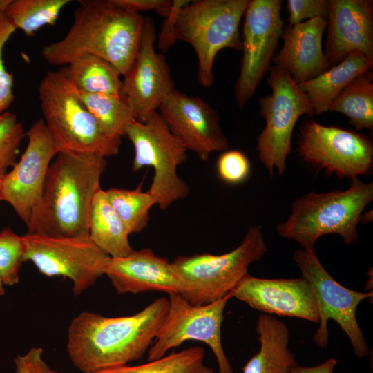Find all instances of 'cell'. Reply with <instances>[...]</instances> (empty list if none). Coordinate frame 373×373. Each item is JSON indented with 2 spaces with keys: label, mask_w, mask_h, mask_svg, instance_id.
I'll use <instances>...</instances> for the list:
<instances>
[{
  "label": "cell",
  "mask_w": 373,
  "mask_h": 373,
  "mask_svg": "<svg viewBox=\"0 0 373 373\" xmlns=\"http://www.w3.org/2000/svg\"><path fill=\"white\" fill-rule=\"evenodd\" d=\"M259 351L242 368L243 373H292L296 363L288 348L287 325L269 314H260L256 324Z\"/></svg>",
  "instance_id": "obj_22"
},
{
  "label": "cell",
  "mask_w": 373,
  "mask_h": 373,
  "mask_svg": "<svg viewBox=\"0 0 373 373\" xmlns=\"http://www.w3.org/2000/svg\"><path fill=\"white\" fill-rule=\"evenodd\" d=\"M328 111L345 115L356 130L372 131V73H364L352 81L332 102Z\"/></svg>",
  "instance_id": "obj_26"
},
{
  "label": "cell",
  "mask_w": 373,
  "mask_h": 373,
  "mask_svg": "<svg viewBox=\"0 0 373 373\" xmlns=\"http://www.w3.org/2000/svg\"><path fill=\"white\" fill-rule=\"evenodd\" d=\"M6 173V170L0 169V191H1V186L2 180H3V178Z\"/></svg>",
  "instance_id": "obj_39"
},
{
  "label": "cell",
  "mask_w": 373,
  "mask_h": 373,
  "mask_svg": "<svg viewBox=\"0 0 373 373\" xmlns=\"http://www.w3.org/2000/svg\"><path fill=\"white\" fill-rule=\"evenodd\" d=\"M44 121L57 153H119L122 140L107 135L82 101L78 90L60 72L49 70L39 88Z\"/></svg>",
  "instance_id": "obj_6"
},
{
  "label": "cell",
  "mask_w": 373,
  "mask_h": 373,
  "mask_svg": "<svg viewBox=\"0 0 373 373\" xmlns=\"http://www.w3.org/2000/svg\"><path fill=\"white\" fill-rule=\"evenodd\" d=\"M106 166V157L100 155L59 152L48 168L39 207L28 233L89 236L90 211Z\"/></svg>",
  "instance_id": "obj_3"
},
{
  "label": "cell",
  "mask_w": 373,
  "mask_h": 373,
  "mask_svg": "<svg viewBox=\"0 0 373 373\" xmlns=\"http://www.w3.org/2000/svg\"><path fill=\"white\" fill-rule=\"evenodd\" d=\"M300 157L327 173L351 180L370 173L373 142L365 135L314 119L300 126L297 141Z\"/></svg>",
  "instance_id": "obj_14"
},
{
  "label": "cell",
  "mask_w": 373,
  "mask_h": 373,
  "mask_svg": "<svg viewBox=\"0 0 373 373\" xmlns=\"http://www.w3.org/2000/svg\"><path fill=\"white\" fill-rule=\"evenodd\" d=\"M10 0H0V113L7 111L14 101L13 76L6 68L3 50L16 28L10 22L5 10Z\"/></svg>",
  "instance_id": "obj_33"
},
{
  "label": "cell",
  "mask_w": 373,
  "mask_h": 373,
  "mask_svg": "<svg viewBox=\"0 0 373 373\" xmlns=\"http://www.w3.org/2000/svg\"><path fill=\"white\" fill-rule=\"evenodd\" d=\"M168 308L169 300L159 298L131 316L80 313L68 330L67 352L71 362L82 372L93 373L139 360L152 345Z\"/></svg>",
  "instance_id": "obj_1"
},
{
  "label": "cell",
  "mask_w": 373,
  "mask_h": 373,
  "mask_svg": "<svg viewBox=\"0 0 373 373\" xmlns=\"http://www.w3.org/2000/svg\"><path fill=\"white\" fill-rule=\"evenodd\" d=\"M372 65L373 61L354 52L318 76L298 84V86L309 100L314 115H320L328 111L332 102L352 81L370 71Z\"/></svg>",
  "instance_id": "obj_23"
},
{
  "label": "cell",
  "mask_w": 373,
  "mask_h": 373,
  "mask_svg": "<svg viewBox=\"0 0 373 373\" xmlns=\"http://www.w3.org/2000/svg\"><path fill=\"white\" fill-rule=\"evenodd\" d=\"M5 293L4 284L3 283L1 279L0 278V297L3 296Z\"/></svg>",
  "instance_id": "obj_40"
},
{
  "label": "cell",
  "mask_w": 373,
  "mask_h": 373,
  "mask_svg": "<svg viewBox=\"0 0 373 373\" xmlns=\"http://www.w3.org/2000/svg\"><path fill=\"white\" fill-rule=\"evenodd\" d=\"M281 0H249L240 35L242 57L234 97L242 108L271 68L283 32Z\"/></svg>",
  "instance_id": "obj_13"
},
{
  "label": "cell",
  "mask_w": 373,
  "mask_h": 373,
  "mask_svg": "<svg viewBox=\"0 0 373 373\" xmlns=\"http://www.w3.org/2000/svg\"><path fill=\"white\" fill-rule=\"evenodd\" d=\"M373 200V183L352 180L344 191L310 192L296 199L286 221L277 224L283 238L294 240L303 249H314L317 240L338 234L347 245L358 236L357 227L365 208Z\"/></svg>",
  "instance_id": "obj_5"
},
{
  "label": "cell",
  "mask_w": 373,
  "mask_h": 373,
  "mask_svg": "<svg viewBox=\"0 0 373 373\" xmlns=\"http://www.w3.org/2000/svg\"><path fill=\"white\" fill-rule=\"evenodd\" d=\"M59 70L79 91L123 97L121 75L100 57L84 55Z\"/></svg>",
  "instance_id": "obj_25"
},
{
  "label": "cell",
  "mask_w": 373,
  "mask_h": 373,
  "mask_svg": "<svg viewBox=\"0 0 373 373\" xmlns=\"http://www.w3.org/2000/svg\"><path fill=\"white\" fill-rule=\"evenodd\" d=\"M204 354L202 347L195 346L144 364H126L93 373H213V370L204 364Z\"/></svg>",
  "instance_id": "obj_27"
},
{
  "label": "cell",
  "mask_w": 373,
  "mask_h": 373,
  "mask_svg": "<svg viewBox=\"0 0 373 373\" xmlns=\"http://www.w3.org/2000/svg\"><path fill=\"white\" fill-rule=\"evenodd\" d=\"M156 37L152 19L146 17L139 49L122 80L123 97L135 119L140 122L158 111L175 90L165 57L155 51Z\"/></svg>",
  "instance_id": "obj_16"
},
{
  "label": "cell",
  "mask_w": 373,
  "mask_h": 373,
  "mask_svg": "<svg viewBox=\"0 0 373 373\" xmlns=\"http://www.w3.org/2000/svg\"><path fill=\"white\" fill-rule=\"evenodd\" d=\"M26 133L15 114L0 113V169L13 166L17 162L20 146Z\"/></svg>",
  "instance_id": "obj_32"
},
{
  "label": "cell",
  "mask_w": 373,
  "mask_h": 373,
  "mask_svg": "<svg viewBox=\"0 0 373 373\" xmlns=\"http://www.w3.org/2000/svg\"><path fill=\"white\" fill-rule=\"evenodd\" d=\"M24 262L31 261L44 275L63 276L73 283L75 295L88 289L105 274L110 259L89 236L23 235Z\"/></svg>",
  "instance_id": "obj_11"
},
{
  "label": "cell",
  "mask_w": 373,
  "mask_h": 373,
  "mask_svg": "<svg viewBox=\"0 0 373 373\" xmlns=\"http://www.w3.org/2000/svg\"><path fill=\"white\" fill-rule=\"evenodd\" d=\"M118 294L164 291L181 294L182 285L172 262L150 249L133 250L121 258H110L105 274Z\"/></svg>",
  "instance_id": "obj_20"
},
{
  "label": "cell",
  "mask_w": 373,
  "mask_h": 373,
  "mask_svg": "<svg viewBox=\"0 0 373 373\" xmlns=\"http://www.w3.org/2000/svg\"><path fill=\"white\" fill-rule=\"evenodd\" d=\"M219 178L229 184H239L249 176L251 164L246 155L238 150L224 151L216 162Z\"/></svg>",
  "instance_id": "obj_34"
},
{
  "label": "cell",
  "mask_w": 373,
  "mask_h": 373,
  "mask_svg": "<svg viewBox=\"0 0 373 373\" xmlns=\"http://www.w3.org/2000/svg\"><path fill=\"white\" fill-rule=\"evenodd\" d=\"M267 252L260 227L251 225L242 242L229 252L178 256L172 263L181 282L180 295L195 305L218 300L229 294L248 274L249 265Z\"/></svg>",
  "instance_id": "obj_7"
},
{
  "label": "cell",
  "mask_w": 373,
  "mask_h": 373,
  "mask_svg": "<svg viewBox=\"0 0 373 373\" xmlns=\"http://www.w3.org/2000/svg\"><path fill=\"white\" fill-rule=\"evenodd\" d=\"M123 9L135 12L155 10L158 15L165 17L169 11L172 1L169 0H111Z\"/></svg>",
  "instance_id": "obj_37"
},
{
  "label": "cell",
  "mask_w": 373,
  "mask_h": 373,
  "mask_svg": "<svg viewBox=\"0 0 373 373\" xmlns=\"http://www.w3.org/2000/svg\"><path fill=\"white\" fill-rule=\"evenodd\" d=\"M231 298L229 293L215 302L195 305L179 294H169L168 312L147 351L148 361L163 357L169 350L194 340L210 347L218 362V373H233L221 338L224 310Z\"/></svg>",
  "instance_id": "obj_12"
},
{
  "label": "cell",
  "mask_w": 373,
  "mask_h": 373,
  "mask_svg": "<svg viewBox=\"0 0 373 373\" xmlns=\"http://www.w3.org/2000/svg\"><path fill=\"white\" fill-rule=\"evenodd\" d=\"M249 0H175L158 39L164 52L177 41L190 44L198 61V80L205 88L215 82L214 61L225 48L241 50L240 25Z\"/></svg>",
  "instance_id": "obj_4"
},
{
  "label": "cell",
  "mask_w": 373,
  "mask_h": 373,
  "mask_svg": "<svg viewBox=\"0 0 373 373\" xmlns=\"http://www.w3.org/2000/svg\"><path fill=\"white\" fill-rule=\"evenodd\" d=\"M327 21L321 17L283 28V46L272 61L298 84L309 81L330 67L322 49Z\"/></svg>",
  "instance_id": "obj_21"
},
{
  "label": "cell",
  "mask_w": 373,
  "mask_h": 373,
  "mask_svg": "<svg viewBox=\"0 0 373 373\" xmlns=\"http://www.w3.org/2000/svg\"><path fill=\"white\" fill-rule=\"evenodd\" d=\"M88 227L91 240L111 258L124 257L133 250L131 234L102 189L93 201Z\"/></svg>",
  "instance_id": "obj_24"
},
{
  "label": "cell",
  "mask_w": 373,
  "mask_h": 373,
  "mask_svg": "<svg viewBox=\"0 0 373 373\" xmlns=\"http://www.w3.org/2000/svg\"><path fill=\"white\" fill-rule=\"evenodd\" d=\"M336 364L335 358H329L313 367H303L296 363L292 368V373H333Z\"/></svg>",
  "instance_id": "obj_38"
},
{
  "label": "cell",
  "mask_w": 373,
  "mask_h": 373,
  "mask_svg": "<svg viewBox=\"0 0 373 373\" xmlns=\"http://www.w3.org/2000/svg\"><path fill=\"white\" fill-rule=\"evenodd\" d=\"M293 260L302 277L312 285L316 297L319 326L313 335L314 342L321 348L328 345L327 322L336 321L347 336L354 354L359 358L370 355L369 347L356 320L358 305L373 293L358 292L345 287L335 280L320 262L315 249H298Z\"/></svg>",
  "instance_id": "obj_10"
},
{
  "label": "cell",
  "mask_w": 373,
  "mask_h": 373,
  "mask_svg": "<svg viewBox=\"0 0 373 373\" xmlns=\"http://www.w3.org/2000/svg\"><path fill=\"white\" fill-rule=\"evenodd\" d=\"M78 93L84 104L107 135L119 138L125 136L128 126L135 118L124 97L79 90Z\"/></svg>",
  "instance_id": "obj_29"
},
{
  "label": "cell",
  "mask_w": 373,
  "mask_h": 373,
  "mask_svg": "<svg viewBox=\"0 0 373 373\" xmlns=\"http://www.w3.org/2000/svg\"><path fill=\"white\" fill-rule=\"evenodd\" d=\"M26 136L28 144L19 161L2 180L0 200L10 204L28 229L39 209L47 172L57 151L43 119L33 123Z\"/></svg>",
  "instance_id": "obj_15"
},
{
  "label": "cell",
  "mask_w": 373,
  "mask_h": 373,
  "mask_svg": "<svg viewBox=\"0 0 373 373\" xmlns=\"http://www.w3.org/2000/svg\"><path fill=\"white\" fill-rule=\"evenodd\" d=\"M43 349L33 347L24 355L14 359L16 373H59L52 370L43 359Z\"/></svg>",
  "instance_id": "obj_36"
},
{
  "label": "cell",
  "mask_w": 373,
  "mask_h": 373,
  "mask_svg": "<svg viewBox=\"0 0 373 373\" xmlns=\"http://www.w3.org/2000/svg\"><path fill=\"white\" fill-rule=\"evenodd\" d=\"M251 308L266 314L302 318L318 323L314 289L304 278H260L247 274L230 292Z\"/></svg>",
  "instance_id": "obj_18"
},
{
  "label": "cell",
  "mask_w": 373,
  "mask_h": 373,
  "mask_svg": "<svg viewBox=\"0 0 373 373\" xmlns=\"http://www.w3.org/2000/svg\"><path fill=\"white\" fill-rule=\"evenodd\" d=\"M158 112L171 133L202 161L227 150L229 142L218 112L202 99L174 90Z\"/></svg>",
  "instance_id": "obj_17"
},
{
  "label": "cell",
  "mask_w": 373,
  "mask_h": 373,
  "mask_svg": "<svg viewBox=\"0 0 373 373\" xmlns=\"http://www.w3.org/2000/svg\"><path fill=\"white\" fill-rule=\"evenodd\" d=\"M125 136L134 148L133 171H138L145 166L154 171L148 191L155 205L166 210L188 196L189 186L177 172L178 167L187 159V150L171 133L158 111L144 122L132 121Z\"/></svg>",
  "instance_id": "obj_8"
},
{
  "label": "cell",
  "mask_w": 373,
  "mask_h": 373,
  "mask_svg": "<svg viewBox=\"0 0 373 373\" xmlns=\"http://www.w3.org/2000/svg\"><path fill=\"white\" fill-rule=\"evenodd\" d=\"M106 191L108 200L130 234L142 231L148 225L149 211L155 205L153 197L142 186L129 190L111 188Z\"/></svg>",
  "instance_id": "obj_30"
},
{
  "label": "cell",
  "mask_w": 373,
  "mask_h": 373,
  "mask_svg": "<svg viewBox=\"0 0 373 373\" xmlns=\"http://www.w3.org/2000/svg\"><path fill=\"white\" fill-rule=\"evenodd\" d=\"M325 55L330 67L359 52L373 61V1L329 0Z\"/></svg>",
  "instance_id": "obj_19"
},
{
  "label": "cell",
  "mask_w": 373,
  "mask_h": 373,
  "mask_svg": "<svg viewBox=\"0 0 373 373\" xmlns=\"http://www.w3.org/2000/svg\"><path fill=\"white\" fill-rule=\"evenodd\" d=\"M24 251L22 236L17 235L10 228L0 231V278L4 285L19 283Z\"/></svg>",
  "instance_id": "obj_31"
},
{
  "label": "cell",
  "mask_w": 373,
  "mask_h": 373,
  "mask_svg": "<svg viewBox=\"0 0 373 373\" xmlns=\"http://www.w3.org/2000/svg\"><path fill=\"white\" fill-rule=\"evenodd\" d=\"M144 20L111 0H80L68 32L43 46L41 56L52 66H66L82 55H95L124 77L139 49Z\"/></svg>",
  "instance_id": "obj_2"
},
{
  "label": "cell",
  "mask_w": 373,
  "mask_h": 373,
  "mask_svg": "<svg viewBox=\"0 0 373 373\" xmlns=\"http://www.w3.org/2000/svg\"><path fill=\"white\" fill-rule=\"evenodd\" d=\"M70 0H10L5 14L16 28L27 36L45 26H54Z\"/></svg>",
  "instance_id": "obj_28"
},
{
  "label": "cell",
  "mask_w": 373,
  "mask_h": 373,
  "mask_svg": "<svg viewBox=\"0 0 373 373\" xmlns=\"http://www.w3.org/2000/svg\"><path fill=\"white\" fill-rule=\"evenodd\" d=\"M329 0H288L287 10L290 25L321 17L327 20Z\"/></svg>",
  "instance_id": "obj_35"
},
{
  "label": "cell",
  "mask_w": 373,
  "mask_h": 373,
  "mask_svg": "<svg viewBox=\"0 0 373 373\" xmlns=\"http://www.w3.org/2000/svg\"><path fill=\"white\" fill-rule=\"evenodd\" d=\"M267 83L271 93L258 102L259 115L265 124L258 136L256 150L270 176L274 169L281 176L291 152V137L298 119L314 115L306 95L287 72L275 65L271 66Z\"/></svg>",
  "instance_id": "obj_9"
}]
</instances>
